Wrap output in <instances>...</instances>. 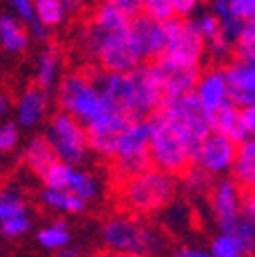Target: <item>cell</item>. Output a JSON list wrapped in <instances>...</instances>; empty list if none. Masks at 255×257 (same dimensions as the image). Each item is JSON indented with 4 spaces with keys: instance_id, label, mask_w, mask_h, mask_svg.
<instances>
[{
    "instance_id": "1",
    "label": "cell",
    "mask_w": 255,
    "mask_h": 257,
    "mask_svg": "<svg viewBox=\"0 0 255 257\" xmlns=\"http://www.w3.org/2000/svg\"><path fill=\"white\" fill-rule=\"evenodd\" d=\"M90 82L106 100L114 102L124 114L133 118H151L164 100V92L149 63H139L131 72L114 74L102 68L86 72Z\"/></svg>"
},
{
    "instance_id": "2",
    "label": "cell",
    "mask_w": 255,
    "mask_h": 257,
    "mask_svg": "<svg viewBox=\"0 0 255 257\" xmlns=\"http://www.w3.org/2000/svg\"><path fill=\"white\" fill-rule=\"evenodd\" d=\"M100 239L106 251L116 255L143 253L151 257L166 247L162 231L147 220L129 214H114L106 218L100 229Z\"/></svg>"
},
{
    "instance_id": "3",
    "label": "cell",
    "mask_w": 255,
    "mask_h": 257,
    "mask_svg": "<svg viewBox=\"0 0 255 257\" xmlns=\"http://www.w3.org/2000/svg\"><path fill=\"white\" fill-rule=\"evenodd\" d=\"M176 190H178L176 176H170L155 168H147L141 174L124 180L120 198L126 208L143 216L170 206V202L176 196Z\"/></svg>"
},
{
    "instance_id": "4",
    "label": "cell",
    "mask_w": 255,
    "mask_h": 257,
    "mask_svg": "<svg viewBox=\"0 0 255 257\" xmlns=\"http://www.w3.org/2000/svg\"><path fill=\"white\" fill-rule=\"evenodd\" d=\"M157 114H162L178 133L182 139L190 159L194 157L206 135L212 131L210 120L200 112L198 102L192 92L188 94H178V96H166L157 108ZM192 164V162H190Z\"/></svg>"
},
{
    "instance_id": "5",
    "label": "cell",
    "mask_w": 255,
    "mask_h": 257,
    "mask_svg": "<svg viewBox=\"0 0 255 257\" xmlns=\"http://www.w3.org/2000/svg\"><path fill=\"white\" fill-rule=\"evenodd\" d=\"M53 92H55L59 110L72 114L84 126L96 118L106 106V98L82 72H70L66 76H61Z\"/></svg>"
},
{
    "instance_id": "6",
    "label": "cell",
    "mask_w": 255,
    "mask_h": 257,
    "mask_svg": "<svg viewBox=\"0 0 255 257\" xmlns=\"http://www.w3.org/2000/svg\"><path fill=\"white\" fill-rule=\"evenodd\" d=\"M149 135H151V118H133L126 122L122 133L118 135L114 147V172L118 178L126 180L151 168L149 162Z\"/></svg>"
},
{
    "instance_id": "7",
    "label": "cell",
    "mask_w": 255,
    "mask_h": 257,
    "mask_svg": "<svg viewBox=\"0 0 255 257\" xmlns=\"http://www.w3.org/2000/svg\"><path fill=\"white\" fill-rule=\"evenodd\" d=\"M147 151L151 168L162 170L170 176H180L192 162L174 126L157 112L151 116V135Z\"/></svg>"
},
{
    "instance_id": "8",
    "label": "cell",
    "mask_w": 255,
    "mask_h": 257,
    "mask_svg": "<svg viewBox=\"0 0 255 257\" xmlns=\"http://www.w3.org/2000/svg\"><path fill=\"white\" fill-rule=\"evenodd\" d=\"M43 137L47 139L51 151L55 153V159L61 164L80 166L82 162H86L90 153L86 126L63 110L51 116L47 133Z\"/></svg>"
},
{
    "instance_id": "9",
    "label": "cell",
    "mask_w": 255,
    "mask_h": 257,
    "mask_svg": "<svg viewBox=\"0 0 255 257\" xmlns=\"http://www.w3.org/2000/svg\"><path fill=\"white\" fill-rule=\"evenodd\" d=\"M164 25H166V51L162 57L184 68L200 70L206 57V41L196 31L194 21L174 17Z\"/></svg>"
},
{
    "instance_id": "10",
    "label": "cell",
    "mask_w": 255,
    "mask_h": 257,
    "mask_svg": "<svg viewBox=\"0 0 255 257\" xmlns=\"http://www.w3.org/2000/svg\"><path fill=\"white\" fill-rule=\"evenodd\" d=\"M129 120L131 118L124 114L122 108L106 100V106L102 108V112L86 124V137H88L90 151L98 153L106 159H112L118 135L122 133V128L126 126Z\"/></svg>"
},
{
    "instance_id": "11",
    "label": "cell",
    "mask_w": 255,
    "mask_h": 257,
    "mask_svg": "<svg viewBox=\"0 0 255 257\" xmlns=\"http://www.w3.org/2000/svg\"><path fill=\"white\" fill-rule=\"evenodd\" d=\"M43 186H51V188H61V190H68L70 194L78 196L84 202H92L100 196V182L98 178L78 168V166H70V164H61L55 162L43 176Z\"/></svg>"
},
{
    "instance_id": "12",
    "label": "cell",
    "mask_w": 255,
    "mask_h": 257,
    "mask_svg": "<svg viewBox=\"0 0 255 257\" xmlns=\"http://www.w3.org/2000/svg\"><path fill=\"white\" fill-rule=\"evenodd\" d=\"M245 190L231 178L222 176L216 178L208 190L210 198V210L216 220V227L225 233H231L241 214V200H243Z\"/></svg>"
},
{
    "instance_id": "13",
    "label": "cell",
    "mask_w": 255,
    "mask_h": 257,
    "mask_svg": "<svg viewBox=\"0 0 255 257\" xmlns=\"http://www.w3.org/2000/svg\"><path fill=\"white\" fill-rule=\"evenodd\" d=\"M235 153H237L235 141H231L229 137L220 135L216 131H210L202 141V145L198 147V151L194 153L192 164L212 178H222V176H229Z\"/></svg>"
},
{
    "instance_id": "14",
    "label": "cell",
    "mask_w": 255,
    "mask_h": 257,
    "mask_svg": "<svg viewBox=\"0 0 255 257\" xmlns=\"http://www.w3.org/2000/svg\"><path fill=\"white\" fill-rule=\"evenodd\" d=\"M100 63V68L106 70V72H114V74H124V72H131L135 66L143 63L129 39V33L126 29L122 31H114V33H108L98 49H96V55H94Z\"/></svg>"
},
{
    "instance_id": "15",
    "label": "cell",
    "mask_w": 255,
    "mask_h": 257,
    "mask_svg": "<svg viewBox=\"0 0 255 257\" xmlns=\"http://www.w3.org/2000/svg\"><path fill=\"white\" fill-rule=\"evenodd\" d=\"M129 39L141 61H155L166 51V25L145 15H137L126 27Z\"/></svg>"
},
{
    "instance_id": "16",
    "label": "cell",
    "mask_w": 255,
    "mask_h": 257,
    "mask_svg": "<svg viewBox=\"0 0 255 257\" xmlns=\"http://www.w3.org/2000/svg\"><path fill=\"white\" fill-rule=\"evenodd\" d=\"M229 92V102L235 106H255V59H229L222 68Z\"/></svg>"
},
{
    "instance_id": "17",
    "label": "cell",
    "mask_w": 255,
    "mask_h": 257,
    "mask_svg": "<svg viewBox=\"0 0 255 257\" xmlns=\"http://www.w3.org/2000/svg\"><path fill=\"white\" fill-rule=\"evenodd\" d=\"M194 98L198 102L200 112L210 120L220 108L229 104V92L222 68H210L206 72L198 74V80L194 84Z\"/></svg>"
},
{
    "instance_id": "18",
    "label": "cell",
    "mask_w": 255,
    "mask_h": 257,
    "mask_svg": "<svg viewBox=\"0 0 255 257\" xmlns=\"http://www.w3.org/2000/svg\"><path fill=\"white\" fill-rule=\"evenodd\" d=\"M153 76L159 82V88L164 92V98L166 96H178V94H188L194 90V84L198 80L200 70L196 68H184L178 66L174 61H168L164 57H159L155 61L149 63Z\"/></svg>"
},
{
    "instance_id": "19",
    "label": "cell",
    "mask_w": 255,
    "mask_h": 257,
    "mask_svg": "<svg viewBox=\"0 0 255 257\" xmlns=\"http://www.w3.org/2000/svg\"><path fill=\"white\" fill-rule=\"evenodd\" d=\"M49 102H51V94L39 86H29L27 90H23L17 98V108H15V122L19 124V128L39 126L47 116Z\"/></svg>"
},
{
    "instance_id": "20",
    "label": "cell",
    "mask_w": 255,
    "mask_h": 257,
    "mask_svg": "<svg viewBox=\"0 0 255 257\" xmlns=\"http://www.w3.org/2000/svg\"><path fill=\"white\" fill-rule=\"evenodd\" d=\"M61 68H63V55H61L59 47L45 45L37 55V72H35L37 84L35 86H39L51 94L55 90L57 82L61 80Z\"/></svg>"
},
{
    "instance_id": "21",
    "label": "cell",
    "mask_w": 255,
    "mask_h": 257,
    "mask_svg": "<svg viewBox=\"0 0 255 257\" xmlns=\"http://www.w3.org/2000/svg\"><path fill=\"white\" fill-rule=\"evenodd\" d=\"M210 126L212 131L220 133L229 137L231 141H235L237 145L247 141V139H253V135L245 128L243 124V118H241V108L235 106V104H227L225 108H220L212 118H210Z\"/></svg>"
},
{
    "instance_id": "22",
    "label": "cell",
    "mask_w": 255,
    "mask_h": 257,
    "mask_svg": "<svg viewBox=\"0 0 255 257\" xmlns=\"http://www.w3.org/2000/svg\"><path fill=\"white\" fill-rule=\"evenodd\" d=\"M31 43L27 27L11 13L0 15V47L7 53H23Z\"/></svg>"
},
{
    "instance_id": "23",
    "label": "cell",
    "mask_w": 255,
    "mask_h": 257,
    "mask_svg": "<svg viewBox=\"0 0 255 257\" xmlns=\"http://www.w3.org/2000/svg\"><path fill=\"white\" fill-rule=\"evenodd\" d=\"M229 176L243 190L253 188V184H255V141L253 139H247L237 145V153H235Z\"/></svg>"
},
{
    "instance_id": "24",
    "label": "cell",
    "mask_w": 255,
    "mask_h": 257,
    "mask_svg": "<svg viewBox=\"0 0 255 257\" xmlns=\"http://www.w3.org/2000/svg\"><path fill=\"white\" fill-rule=\"evenodd\" d=\"M41 202L45 208L53 210V212H61V214H82L88 208V202L80 200L78 196L70 194L68 190H61V188H51V186H43L41 194H39Z\"/></svg>"
},
{
    "instance_id": "25",
    "label": "cell",
    "mask_w": 255,
    "mask_h": 257,
    "mask_svg": "<svg viewBox=\"0 0 255 257\" xmlns=\"http://www.w3.org/2000/svg\"><path fill=\"white\" fill-rule=\"evenodd\" d=\"M23 162L31 172L41 178L57 162V159H55V153L51 151L47 139L43 135H39V137H33L27 143V147L23 151Z\"/></svg>"
},
{
    "instance_id": "26",
    "label": "cell",
    "mask_w": 255,
    "mask_h": 257,
    "mask_svg": "<svg viewBox=\"0 0 255 257\" xmlns=\"http://www.w3.org/2000/svg\"><path fill=\"white\" fill-rule=\"evenodd\" d=\"M37 243L45 251H57L61 247L70 245L72 243L70 224L66 220H61V218L43 224V227L37 231Z\"/></svg>"
},
{
    "instance_id": "27",
    "label": "cell",
    "mask_w": 255,
    "mask_h": 257,
    "mask_svg": "<svg viewBox=\"0 0 255 257\" xmlns=\"http://www.w3.org/2000/svg\"><path fill=\"white\" fill-rule=\"evenodd\" d=\"M90 21H92L94 25H98L100 29L114 33V31H122V29L129 27L131 17H126L118 7H114L112 3L104 0V3H100V5L96 7V11H94V15H92Z\"/></svg>"
},
{
    "instance_id": "28",
    "label": "cell",
    "mask_w": 255,
    "mask_h": 257,
    "mask_svg": "<svg viewBox=\"0 0 255 257\" xmlns=\"http://www.w3.org/2000/svg\"><path fill=\"white\" fill-rule=\"evenodd\" d=\"M206 251L210 257H251V253L239 241V237L233 233H225V231H218L210 239V245Z\"/></svg>"
},
{
    "instance_id": "29",
    "label": "cell",
    "mask_w": 255,
    "mask_h": 257,
    "mask_svg": "<svg viewBox=\"0 0 255 257\" xmlns=\"http://www.w3.org/2000/svg\"><path fill=\"white\" fill-rule=\"evenodd\" d=\"M68 17L66 7L61 0H35V21L47 27L49 31L53 27H59Z\"/></svg>"
},
{
    "instance_id": "30",
    "label": "cell",
    "mask_w": 255,
    "mask_h": 257,
    "mask_svg": "<svg viewBox=\"0 0 255 257\" xmlns=\"http://www.w3.org/2000/svg\"><path fill=\"white\" fill-rule=\"evenodd\" d=\"M180 180H182V186L188 194L192 196H200V194H208V190L214 182L212 176H208L206 172H202L198 166L190 164L182 174H180Z\"/></svg>"
},
{
    "instance_id": "31",
    "label": "cell",
    "mask_w": 255,
    "mask_h": 257,
    "mask_svg": "<svg viewBox=\"0 0 255 257\" xmlns=\"http://www.w3.org/2000/svg\"><path fill=\"white\" fill-rule=\"evenodd\" d=\"M33 231V218L27 210L17 212L0 222V235L7 239H21Z\"/></svg>"
},
{
    "instance_id": "32",
    "label": "cell",
    "mask_w": 255,
    "mask_h": 257,
    "mask_svg": "<svg viewBox=\"0 0 255 257\" xmlns=\"http://www.w3.org/2000/svg\"><path fill=\"white\" fill-rule=\"evenodd\" d=\"M235 59H255V21H245L243 29L233 43Z\"/></svg>"
},
{
    "instance_id": "33",
    "label": "cell",
    "mask_w": 255,
    "mask_h": 257,
    "mask_svg": "<svg viewBox=\"0 0 255 257\" xmlns=\"http://www.w3.org/2000/svg\"><path fill=\"white\" fill-rule=\"evenodd\" d=\"M23 210H27V204L21 192L17 188H0V222Z\"/></svg>"
},
{
    "instance_id": "34",
    "label": "cell",
    "mask_w": 255,
    "mask_h": 257,
    "mask_svg": "<svg viewBox=\"0 0 255 257\" xmlns=\"http://www.w3.org/2000/svg\"><path fill=\"white\" fill-rule=\"evenodd\" d=\"M157 23H166L170 19H174V7H172V0H143L141 3V13Z\"/></svg>"
},
{
    "instance_id": "35",
    "label": "cell",
    "mask_w": 255,
    "mask_h": 257,
    "mask_svg": "<svg viewBox=\"0 0 255 257\" xmlns=\"http://www.w3.org/2000/svg\"><path fill=\"white\" fill-rule=\"evenodd\" d=\"M196 25V31L200 33V37L208 43L214 37H218V29H220V21L210 13V11H202V13H194L190 17Z\"/></svg>"
},
{
    "instance_id": "36",
    "label": "cell",
    "mask_w": 255,
    "mask_h": 257,
    "mask_svg": "<svg viewBox=\"0 0 255 257\" xmlns=\"http://www.w3.org/2000/svg\"><path fill=\"white\" fill-rule=\"evenodd\" d=\"M21 143V128L15 120L0 122V155L13 153Z\"/></svg>"
},
{
    "instance_id": "37",
    "label": "cell",
    "mask_w": 255,
    "mask_h": 257,
    "mask_svg": "<svg viewBox=\"0 0 255 257\" xmlns=\"http://www.w3.org/2000/svg\"><path fill=\"white\" fill-rule=\"evenodd\" d=\"M206 57L214 66H225L229 59H233V47L220 37H214L212 41L206 43Z\"/></svg>"
},
{
    "instance_id": "38",
    "label": "cell",
    "mask_w": 255,
    "mask_h": 257,
    "mask_svg": "<svg viewBox=\"0 0 255 257\" xmlns=\"http://www.w3.org/2000/svg\"><path fill=\"white\" fill-rule=\"evenodd\" d=\"M218 21H220L218 37H220L222 41H227V43L233 47V43L237 41V37H239V33H241L245 21H241V19H237V17H233V15H227V17H222V19H218Z\"/></svg>"
},
{
    "instance_id": "39",
    "label": "cell",
    "mask_w": 255,
    "mask_h": 257,
    "mask_svg": "<svg viewBox=\"0 0 255 257\" xmlns=\"http://www.w3.org/2000/svg\"><path fill=\"white\" fill-rule=\"evenodd\" d=\"M11 15H15L25 27L35 23V0H9Z\"/></svg>"
},
{
    "instance_id": "40",
    "label": "cell",
    "mask_w": 255,
    "mask_h": 257,
    "mask_svg": "<svg viewBox=\"0 0 255 257\" xmlns=\"http://www.w3.org/2000/svg\"><path fill=\"white\" fill-rule=\"evenodd\" d=\"M229 13L241 21H255V0H227Z\"/></svg>"
},
{
    "instance_id": "41",
    "label": "cell",
    "mask_w": 255,
    "mask_h": 257,
    "mask_svg": "<svg viewBox=\"0 0 255 257\" xmlns=\"http://www.w3.org/2000/svg\"><path fill=\"white\" fill-rule=\"evenodd\" d=\"M202 0H172L174 15L178 19H190L194 13H198Z\"/></svg>"
},
{
    "instance_id": "42",
    "label": "cell",
    "mask_w": 255,
    "mask_h": 257,
    "mask_svg": "<svg viewBox=\"0 0 255 257\" xmlns=\"http://www.w3.org/2000/svg\"><path fill=\"white\" fill-rule=\"evenodd\" d=\"M108 3H112L114 7H118L126 17H137L141 13V3L143 0H108Z\"/></svg>"
},
{
    "instance_id": "43",
    "label": "cell",
    "mask_w": 255,
    "mask_h": 257,
    "mask_svg": "<svg viewBox=\"0 0 255 257\" xmlns=\"http://www.w3.org/2000/svg\"><path fill=\"white\" fill-rule=\"evenodd\" d=\"M172 257H210L206 249H200V247H190V245H184V247H178Z\"/></svg>"
},
{
    "instance_id": "44",
    "label": "cell",
    "mask_w": 255,
    "mask_h": 257,
    "mask_svg": "<svg viewBox=\"0 0 255 257\" xmlns=\"http://www.w3.org/2000/svg\"><path fill=\"white\" fill-rule=\"evenodd\" d=\"M241 108V118L245 128L253 135L255 133V106H239Z\"/></svg>"
},
{
    "instance_id": "45",
    "label": "cell",
    "mask_w": 255,
    "mask_h": 257,
    "mask_svg": "<svg viewBox=\"0 0 255 257\" xmlns=\"http://www.w3.org/2000/svg\"><path fill=\"white\" fill-rule=\"evenodd\" d=\"M53 257H82V253H80L78 247H74V245L70 243V245H66V247L53 251Z\"/></svg>"
},
{
    "instance_id": "46",
    "label": "cell",
    "mask_w": 255,
    "mask_h": 257,
    "mask_svg": "<svg viewBox=\"0 0 255 257\" xmlns=\"http://www.w3.org/2000/svg\"><path fill=\"white\" fill-rule=\"evenodd\" d=\"M84 3H86V0H61V5L66 7L68 15H70V13H76V11H80Z\"/></svg>"
},
{
    "instance_id": "47",
    "label": "cell",
    "mask_w": 255,
    "mask_h": 257,
    "mask_svg": "<svg viewBox=\"0 0 255 257\" xmlns=\"http://www.w3.org/2000/svg\"><path fill=\"white\" fill-rule=\"evenodd\" d=\"M9 110H11V102H9V98L0 94V120H3V118L9 114Z\"/></svg>"
},
{
    "instance_id": "48",
    "label": "cell",
    "mask_w": 255,
    "mask_h": 257,
    "mask_svg": "<svg viewBox=\"0 0 255 257\" xmlns=\"http://www.w3.org/2000/svg\"><path fill=\"white\" fill-rule=\"evenodd\" d=\"M96 257H149V255H143V253H129V255H116V253H110V251H106V253H100V255H96Z\"/></svg>"
},
{
    "instance_id": "49",
    "label": "cell",
    "mask_w": 255,
    "mask_h": 257,
    "mask_svg": "<svg viewBox=\"0 0 255 257\" xmlns=\"http://www.w3.org/2000/svg\"><path fill=\"white\" fill-rule=\"evenodd\" d=\"M0 176H3V164H0Z\"/></svg>"
},
{
    "instance_id": "50",
    "label": "cell",
    "mask_w": 255,
    "mask_h": 257,
    "mask_svg": "<svg viewBox=\"0 0 255 257\" xmlns=\"http://www.w3.org/2000/svg\"><path fill=\"white\" fill-rule=\"evenodd\" d=\"M208 3H218V0H208Z\"/></svg>"
}]
</instances>
